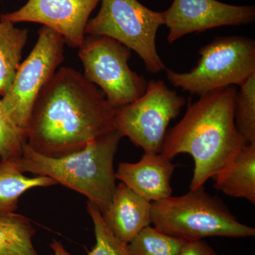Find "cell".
I'll list each match as a JSON object with an SVG mask.
<instances>
[{
    "label": "cell",
    "mask_w": 255,
    "mask_h": 255,
    "mask_svg": "<svg viewBox=\"0 0 255 255\" xmlns=\"http://www.w3.org/2000/svg\"><path fill=\"white\" fill-rule=\"evenodd\" d=\"M23 174L18 159L0 162V217L15 213L19 198L26 191L58 184L48 177H28Z\"/></svg>",
    "instance_id": "obj_15"
},
{
    "label": "cell",
    "mask_w": 255,
    "mask_h": 255,
    "mask_svg": "<svg viewBox=\"0 0 255 255\" xmlns=\"http://www.w3.org/2000/svg\"><path fill=\"white\" fill-rule=\"evenodd\" d=\"M213 178L217 190L255 204V143L243 146Z\"/></svg>",
    "instance_id": "obj_14"
},
{
    "label": "cell",
    "mask_w": 255,
    "mask_h": 255,
    "mask_svg": "<svg viewBox=\"0 0 255 255\" xmlns=\"http://www.w3.org/2000/svg\"><path fill=\"white\" fill-rule=\"evenodd\" d=\"M178 255H219L206 242L187 241Z\"/></svg>",
    "instance_id": "obj_22"
},
{
    "label": "cell",
    "mask_w": 255,
    "mask_h": 255,
    "mask_svg": "<svg viewBox=\"0 0 255 255\" xmlns=\"http://www.w3.org/2000/svg\"><path fill=\"white\" fill-rule=\"evenodd\" d=\"M98 14L90 19L85 35L110 37L133 50L147 72L157 74L167 67L156 48V36L164 25V14L146 7L137 0H101Z\"/></svg>",
    "instance_id": "obj_6"
},
{
    "label": "cell",
    "mask_w": 255,
    "mask_h": 255,
    "mask_svg": "<svg viewBox=\"0 0 255 255\" xmlns=\"http://www.w3.org/2000/svg\"><path fill=\"white\" fill-rule=\"evenodd\" d=\"M186 242L148 226L137 233L128 246L132 255H178Z\"/></svg>",
    "instance_id": "obj_18"
},
{
    "label": "cell",
    "mask_w": 255,
    "mask_h": 255,
    "mask_svg": "<svg viewBox=\"0 0 255 255\" xmlns=\"http://www.w3.org/2000/svg\"><path fill=\"white\" fill-rule=\"evenodd\" d=\"M102 217L114 236L128 244L137 233L152 223L151 202L120 182Z\"/></svg>",
    "instance_id": "obj_13"
},
{
    "label": "cell",
    "mask_w": 255,
    "mask_h": 255,
    "mask_svg": "<svg viewBox=\"0 0 255 255\" xmlns=\"http://www.w3.org/2000/svg\"><path fill=\"white\" fill-rule=\"evenodd\" d=\"M174 171L172 160L161 152H145L139 162L119 164L116 178L137 195L156 202L172 196Z\"/></svg>",
    "instance_id": "obj_12"
},
{
    "label": "cell",
    "mask_w": 255,
    "mask_h": 255,
    "mask_svg": "<svg viewBox=\"0 0 255 255\" xmlns=\"http://www.w3.org/2000/svg\"><path fill=\"white\" fill-rule=\"evenodd\" d=\"M65 43L61 35L42 26L36 44L20 64L9 90L1 99L5 113L26 137L38 96L63 63Z\"/></svg>",
    "instance_id": "obj_8"
},
{
    "label": "cell",
    "mask_w": 255,
    "mask_h": 255,
    "mask_svg": "<svg viewBox=\"0 0 255 255\" xmlns=\"http://www.w3.org/2000/svg\"><path fill=\"white\" fill-rule=\"evenodd\" d=\"M200 58L188 73L167 69L174 87L201 96L233 85L241 86L255 74V41L244 36L218 37L199 50Z\"/></svg>",
    "instance_id": "obj_5"
},
{
    "label": "cell",
    "mask_w": 255,
    "mask_h": 255,
    "mask_svg": "<svg viewBox=\"0 0 255 255\" xmlns=\"http://www.w3.org/2000/svg\"><path fill=\"white\" fill-rule=\"evenodd\" d=\"M36 233L26 216L12 213L0 217V255H38L33 246Z\"/></svg>",
    "instance_id": "obj_17"
},
{
    "label": "cell",
    "mask_w": 255,
    "mask_h": 255,
    "mask_svg": "<svg viewBox=\"0 0 255 255\" xmlns=\"http://www.w3.org/2000/svg\"><path fill=\"white\" fill-rule=\"evenodd\" d=\"M117 110L80 72L62 67L35 103L26 144L50 157L78 152L115 130Z\"/></svg>",
    "instance_id": "obj_1"
},
{
    "label": "cell",
    "mask_w": 255,
    "mask_h": 255,
    "mask_svg": "<svg viewBox=\"0 0 255 255\" xmlns=\"http://www.w3.org/2000/svg\"><path fill=\"white\" fill-rule=\"evenodd\" d=\"M163 14L164 25L169 28L167 41L172 43L190 33L253 23L255 6H236L217 0H174Z\"/></svg>",
    "instance_id": "obj_10"
},
{
    "label": "cell",
    "mask_w": 255,
    "mask_h": 255,
    "mask_svg": "<svg viewBox=\"0 0 255 255\" xmlns=\"http://www.w3.org/2000/svg\"><path fill=\"white\" fill-rule=\"evenodd\" d=\"M122 137L118 130H113L81 150L60 157L41 155L26 143L18 164L23 173L51 178L86 196L103 214L117 187L114 159Z\"/></svg>",
    "instance_id": "obj_3"
},
{
    "label": "cell",
    "mask_w": 255,
    "mask_h": 255,
    "mask_svg": "<svg viewBox=\"0 0 255 255\" xmlns=\"http://www.w3.org/2000/svg\"><path fill=\"white\" fill-rule=\"evenodd\" d=\"M84 78L105 94L114 108L135 102L145 92L147 82L128 65L131 50L117 40L86 35L79 47Z\"/></svg>",
    "instance_id": "obj_7"
},
{
    "label": "cell",
    "mask_w": 255,
    "mask_h": 255,
    "mask_svg": "<svg viewBox=\"0 0 255 255\" xmlns=\"http://www.w3.org/2000/svg\"><path fill=\"white\" fill-rule=\"evenodd\" d=\"M87 210L93 222L96 238L95 246L88 255H132L128 244L119 240L110 231L100 209L87 201Z\"/></svg>",
    "instance_id": "obj_20"
},
{
    "label": "cell",
    "mask_w": 255,
    "mask_h": 255,
    "mask_svg": "<svg viewBox=\"0 0 255 255\" xmlns=\"http://www.w3.org/2000/svg\"><path fill=\"white\" fill-rule=\"evenodd\" d=\"M28 30L14 23L0 19V97L9 90L21 64Z\"/></svg>",
    "instance_id": "obj_16"
},
{
    "label": "cell",
    "mask_w": 255,
    "mask_h": 255,
    "mask_svg": "<svg viewBox=\"0 0 255 255\" xmlns=\"http://www.w3.org/2000/svg\"><path fill=\"white\" fill-rule=\"evenodd\" d=\"M26 137L5 113L0 100V162L19 159Z\"/></svg>",
    "instance_id": "obj_21"
},
{
    "label": "cell",
    "mask_w": 255,
    "mask_h": 255,
    "mask_svg": "<svg viewBox=\"0 0 255 255\" xmlns=\"http://www.w3.org/2000/svg\"><path fill=\"white\" fill-rule=\"evenodd\" d=\"M101 0H28L0 19L14 23H38L61 35L69 46L79 48L85 39V28L92 11Z\"/></svg>",
    "instance_id": "obj_11"
},
{
    "label": "cell",
    "mask_w": 255,
    "mask_h": 255,
    "mask_svg": "<svg viewBox=\"0 0 255 255\" xmlns=\"http://www.w3.org/2000/svg\"><path fill=\"white\" fill-rule=\"evenodd\" d=\"M240 87L235 99V122L247 143H255V74Z\"/></svg>",
    "instance_id": "obj_19"
},
{
    "label": "cell",
    "mask_w": 255,
    "mask_h": 255,
    "mask_svg": "<svg viewBox=\"0 0 255 255\" xmlns=\"http://www.w3.org/2000/svg\"><path fill=\"white\" fill-rule=\"evenodd\" d=\"M237 90L224 87L200 96L166 134L161 153L172 160L189 154L194 161L190 190L204 187L247 144L234 118Z\"/></svg>",
    "instance_id": "obj_2"
},
{
    "label": "cell",
    "mask_w": 255,
    "mask_h": 255,
    "mask_svg": "<svg viewBox=\"0 0 255 255\" xmlns=\"http://www.w3.org/2000/svg\"><path fill=\"white\" fill-rule=\"evenodd\" d=\"M50 246L54 253V255H73L65 250L60 242L56 240H53Z\"/></svg>",
    "instance_id": "obj_23"
},
{
    "label": "cell",
    "mask_w": 255,
    "mask_h": 255,
    "mask_svg": "<svg viewBox=\"0 0 255 255\" xmlns=\"http://www.w3.org/2000/svg\"><path fill=\"white\" fill-rule=\"evenodd\" d=\"M186 102L162 80H150L140 98L117 109L114 128L145 152L159 153L169 122L179 115Z\"/></svg>",
    "instance_id": "obj_9"
},
{
    "label": "cell",
    "mask_w": 255,
    "mask_h": 255,
    "mask_svg": "<svg viewBox=\"0 0 255 255\" xmlns=\"http://www.w3.org/2000/svg\"><path fill=\"white\" fill-rule=\"evenodd\" d=\"M151 220L162 232L187 241L255 236L254 228L240 222L220 198L210 195L204 187L151 202Z\"/></svg>",
    "instance_id": "obj_4"
}]
</instances>
